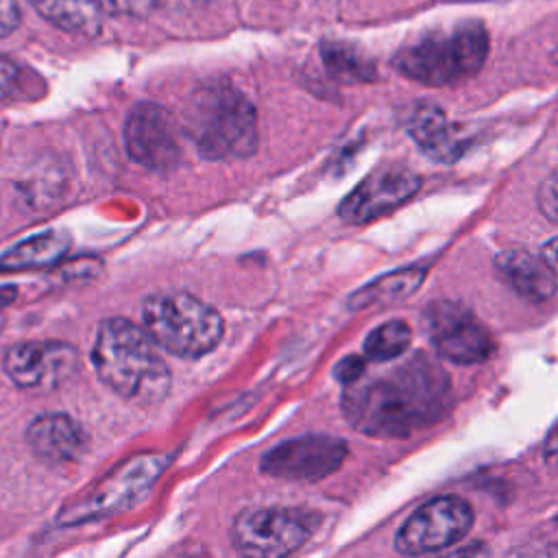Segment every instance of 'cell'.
Here are the masks:
<instances>
[{
    "mask_svg": "<svg viewBox=\"0 0 558 558\" xmlns=\"http://www.w3.org/2000/svg\"><path fill=\"white\" fill-rule=\"evenodd\" d=\"M447 373L425 353L368 381H353L342 395L347 421L368 436H410L436 423L449 408Z\"/></svg>",
    "mask_w": 558,
    "mask_h": 558,
    "instance_id": "6da1fadb",
    "label": "cell"
},
{
    "mask_svg": "<svg viewBox=\"0 0 558 558\" xmlns=\"http://www.w3.org/2000/svg\"><path fill=\"white\" fill-rule=\"evenodd\" d=\"M92 362L100 381L124 399L157 403L170 390L172 375L157 351V342L144 327L126 318L100 323Z\"/></svg>",
    "mask_w": 558,
    "mask_h": 558,
    "instance_id": "7a4b0ae2",
    "label": "cell"
},
{
    "mask_svg": "<svg viewBox=\"0 0 558 558\" xmlns=\"http://www.w3.org/2000/svg\"><path fill=\"white\" fill-rule=\"evenodd\" d=\"M187 135L205 159H244L257 148L255 107L231 85L203 87L187 109Z\"/></svg>",
    "mask_w": 558,
    "mask_h": 558,
    "instance_id": "3957f363",
    "label": "cell"
},
{
    "mask_svg": "<svg viewBox=\"0 0 558 558\" xmlns=\"http://www.w3.org/2000/svg\"><path fill=\"white\" fill-rule=\"evenodd\" d=\"M488 54V33L480 22H464L449 33H429L395 57V68L423 85L447 87L480 72Z\"/></svg>",
    "mask_w": 558,
    "mask_h": 558,
    "instance_id": "277c9868",
    "label": "cell"
},
{
    "mask_svg": "<svg viewBox=\"0 0 558 558\" xmlns=\"http://www.w3.org/2000/svg\"><path fill=\"white\" fill-rule=\"evenodd\" d=\"M142 323L157 347L179 357L209 353L225 333L222 314L187 292L148 296L142 305Z\"/></svg>",
    "mask_w": 558,
    "mask_h": 558,
    "instance_id": "5b68a950",
    "label": "cell"
},
{
    "mask_svg": "<svg viewBox=\"0 0 558 558\" xmlns=\"http://www.w3.org/2000/svg\"><path fill=\"white\" fill-rule=\"evenodd\" d=\"M168 462L170 458L163 453H137L124 460L85 493L65 501L57 512V525H83L135 506L155 486Z\"/></svg>",
    "mask_w": 558,
    "mask_h": 558,
    "instance_id": "8992f818",
    "label": "cell"
},
{
    "mask_svg": "<svg viewBox=\"0 0 558 558\" xmlns=\"http://www.w3.org/2000/svg\"><path fill=\"white\" fill-rule=\"evenodd\" d=\"M316 527L318 514L305 508H246L231 523V543L246 556H288L303 547Z\"/></svg>",
    "mask_w": 558,
    "mask_h": 558,
    "instance_id": "52a82bcc",
    "label": "cell"
},
{
    "mask_svg": "<svg viewBox=\"0 0 558 558\" xmlns=\"http://www.w3.org/2000/svg\"><path fill=\"white\" fill-rule=\"evenodd\" d=\"M473 525V510L458 495H442L421 506L397 532L395 547L401 554H432L451 547Z\"/></svg>",
    "mask_w": 558,
    "mask_h": 558,
    "instance_id": "ba28073f",
    "label": "cell"
},
{
    "mask_svg": "<svg viewBox=\"0 0 558 558\" xmlns=\"http://www.w3.org/2000/svg\"><path fill=\"white\" fill-rule=\"evenodd\" d=\"M423 325L438 355L453 364L484 362L495 349L488 329L460 303H429L423 312Z\"/></svg>",
    "mask_w": 558,
    "mask_h": 558,
    "instance_id": "9c48e42d",
    "label": "cell"
},
{
    "mask_svg": "<svg viewBox=\"0 0 558 558\" xmlns=\"http://www.w3.org/2000/svg\"><path fill=\"white\" fill-rule=\"evenodd\" d=\"M347 442L327 434H307L283 440L262 456V471L279 480L316 482L342 466Z\"/></svg>",
    "mask_w": 558,
    "mask_h": 558,
    "instance_id": "30bf717a",
    "label": "cell"
},
{
    "mask_svg": "<svg viewBox=\"0 0 558 558\" xmlns=\"http://www.w3.org/2000/svg\"><path fill=\"white\" fill-rule=\"evenodd\" d=\"M124 148L146 170L168 172L181 159L179 131L172 116L155 102L135 105L124 122Z\"/></svg>",
    "mask_w": 558,
    "mask_h": 558,
    "instance_id": "8fae6325",
    "label": "cell"
},
{
    "mask_svg": "<svg viewBox=\"0 0 558 558\" xmlns=\"http://www.w3.org/2000/svg\"><path fill=\"white\" fill-rule=\"evenodd\" d=\"M421 179L403 166H384L362 179L338 205V216L349 225H366L408 203Z\"/></svg>",
    "mask_w": 558,
    "mask_h": 558,
    "instance_id": "7c38bea8",
    "label": "cell"
},
{
    "mask_svg": "<svg viewBox=\"0 0 558 558\" xmlns=\"http://www.w3.org/2000/svg\"><path fill=\"white\" fill-rule=\"evenodd\" d=\"M4 373L17 388H57L78 368V351L68 342H17L4 353Z\"/></svg>",
    "mask_w": 558,
    "mask_h": 558,
    "instance_id": "4fadbf2b",
    "label": "cell"
},
{
    "mask_svg": "<svg viewBox=\"0 0 558 558\" xmlns=\"http://www.w3.org/2000/svg\"><path fill=\"white\" fill-rule=\"evenodd\" d=\"M26 442L33 453L48 464H68L87 449V434L70 414L46 412L26 427Z\"/></svg>",
    "mask_w": 558,
    "mask_h": 558,
    "instance_id": "5bb4252c",
    "label": "cell"
},
{
    "mask_svg": "<svg viewBox=\"0 0 558 558\" xmlns=\"http://www.w3.org/2000/svg\"><path fill=\"white\" fill-rule=\"evenodd\" d=\"M495 268L501 279L527 301L543 303L549 301L556 292V272L543 257H536L530 251H501L495 257Z\"/></svg>",
    "mask_w": 558,
    "mask_h": 558,
    "instance_id": "9a60e30c",
    "label": "cell"
},
{
    "mask_svg": "<svg viewBox=\"0 0 558 558\" xmlns=\"http://www.w3.org/2000/svg\"><path fill=\"white\" fill-rule=\"evenodd\" d=\"M408 131L416 146L434 161L451 163L460 159L466 148V140L458 126H453L442 109L434 105L418 107L408 124Z\"/></svg>",
    "mask_w": 558,
    "mask_h": 558,
    "instance_id": "2e32d148",
    "label": "cell"
},
{
    "mask_svg": "<svg viewBox=\"0 0 558 558\" xmlns=\"http://www.w3.org/2000/svg\"><path fill=\"white\" fill-rule=\"evenodd\" d=\"M70 233L63 229H46L33 233L0 255V270L17 272V270H37L54 266L70 251Z\"/></svg>",
    "mask_w": 558,
    "mask_h": 558,
    "instance_id": "e0dca14e",
    "label": "cell"
},
{
    "mask_svg": "<svg viewBox=\"0 0 558 558\" xmlns=\"http://www.w3.org/2000/svg\"><path fill=\"white\" fill-rule=\"evenodd\" d=\"M33 9L52 26L81 37H98L102 31V9L96 0H28Z\"/></svg>",
    "mask_w": 558,
    "mask_h": 558,
    "instance_id": "ac0fdd59",
    "label": "cell"
},
{
    "mask_svg": "<svg viewBox=\"0 0 558 558\" xmlns=\"http://www.w3.org/2000/svg\"><path fill=\"white\" fill-rule=\"evenodd\" d=\"M425 279V268L423 266H408L399 268L392 272H386L371 283L362 286L349 296V307L351 310H362L371 305H388L408 299L412 292L421 288Z\"/></svg>",
    "mask_w": 558,
    "mask_h": 558,
    "instance_id": "d6986e66",
    "label": "cell"
},
{
    "mask_svg": "<svg viewBox=\"0 0 558 558\" xmlns=\"http://www.w3.org/2000/svg\"><path fill=\"white\" fill-rule=\"evenodd\" d=\"M320 57L331 76L344 83H366L375 78V65L357 48L342 41H325Z\"/></svg>",
    "mask_w": 558,
    "mask_h": 558,
    "instance_id": "ffe728a7",
    "label": "cell"
},
{
    "mask_svg": "<svg viewBox=\"0 0 558 558\" xmlns=\"http://www.w3.org/2000/svg\"><path fill=\"white\" fill-rule=\"evenodd\" d=\"M412 342V329L403 320H388L375 327L364 340V355L373 362H390L405 353Z\"/></svg>",
    "mask_w": 558,
    "mask_h": 558,
    "instance_id": "44dd1931",
    "label": "cell"
},
{
    "mask_svg": "<svg viewBox=\"0 0 558 558\" xmlns=\"http://www.w3.org/2000/svg\"><path fill=\"white\" fill-rule=\"evenodd\" d=\"M96 2L102 11L120 17H148L157 7V0H96Z\"/></svg>",
    "mask_w": 558,
    "mask_h": 558,
    "instance_id": "7402d4cb",
    "label": "cell"
},
{
    "mask_svg": "<svg viewBox=\"0 0 558 558\" xmlns=\"http://www.w3.org/2000/svg\"><path fill=\"white\" fill-rule=\"evenodd\" d=\"M538 209L558 225V172L547 177L538 187Z\"/></svg>",
    "mask_w": 558,
    "mask_h": 558,
    "instance_id": "603a6c76",
    "label": "cell"
},
{
    "mask_svg": "<svg viewBox=\"0 0 558 558\" xmlns=\"http://www.w3.org/2000/svg\"><path fill=\"white\" fill-rule=\"evenodd\" d=\"M364 368H366L364 357H360V355H347V357H342V360L333 366V377H336L340 384L349 386V384L362 379Z\"/></svg>",
    "mask_w": 558,
    "mask_h": 558,
    "instance_id": "cb8c5ba5",
    "label": "cell"
},
{
    "mask_svg": "<svg viewBox=\"0 0 558 558\" xmlns=\"http://www.w3.org/2000/svg\"><path fill=\"white\" fill-rule=\"evenodd\" d=\"M20 85V68L13 59L0 52V100H7L15 94Z\"/></svg>",
    "mask_w": 558,
    "mask_h": 558,
    "instance_id": "d4e9b609",
    "label": "cell"
},
{
    "mask_svg": "<svg viewBox=\"0 0 558 558\" xmlns=\"http://www.w3.org/2000/svg\"><path fill=\"white\" fill-rule=\"evenodd\" d=\"M24 0H0V39L11 35L22 20Z\"/></svg>",
    "mask_w": 558,
    "mask_h": 558,
    "instance_id": "484cf974",
    "label": "cell"
},
{
    "mask_svg": "<svg viewBox=\"0 0 558 558\" xmlns=\"http://www.w3.org/2000/svg\"><path fill=\"white\" fill-rule=\"evenodd\" d=\"M543 259L549 264V268L556 272L558 277V238H551L545 246H543Z\"/></svg>",
    "mask_w": 558,
    "mask_h": 558,
    "instance_id": "4316f807",
    "label": "cell"
},
{
    "mask_svg": "<svg viewBox=\"0 0 558 558\" xmlns=\"http://www.w3.org/2000/svg\"><path fill=\"white\" fill-rule=\"evenodd\" d=\"M545 458L549 464L558 466V427L549 434V438L545 442Z\"/></svg>",
    "mask_w": 558,
    "mask_h": 558,
    "instance_id": "83f0119b",
    "label": "cell"
},
{
    "mask_svg": "<svg viewBox=\"0 0 558 558\" xmlns=\"http://www.w3.org/2000/svg\"><path fill=\"white\" fill-rule=\"evenodd\" d=\"M556 521H558V517H556Z\"/></svg>",
    "mask_w": 558,
    "mask_h": 558,
    "instance_id": "f1b7e54d",
    "label": "cell"
}]
</instances>
